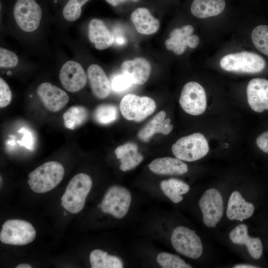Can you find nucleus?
I'll list each match as a JSON object with an SVG mask.
<instances>
[{"mask_svg":"<svg viewBox=\"0 0 268 268\" xmlns=\"http://www.w3.org/2000/svg\"><path fill=\"white\" fill-rule=\"evenodd\" d=\"M65 174L63 166L57 161L46 162L28 175V185L36 193H45L57 187Z\"/></svg>","mask_w":268,"mask_h":268,"instance_id":"nucleus-1","label":"nucleus"},{"mask_svg":"<svg viewBox=\"0 0 268 268\" xmlns=\"http://www.w3.org/2000/svg\"><path fill=\"white\" fill-rule=\"evenodd\" d=\"M92 186L89 176L85 173L75 175L67 184L61 200L62 206L71 213L79 212Z\"/></svg>","mask_w":268,"mask_h":268,"instance_id":"nucleus-2","label":"nucleus"},{"mask_svg":"<svg viewBox=\"0 0 268 268\" xmlns=\"http://www.w3.org/2000/svg\"><path fill=\"white\" fill-rule=\"evenodd\" d=\"M171 149L176 158L182 161L193 162L207 155L209 145L202 134L196 133L179 138L173 144Z\"/></svg>","mask_w":268,"mask_h":268,"instance_id":"nucleus-3","label":"nucleus"},{"mask_svg":"<svg viewBox=\"0 0 268 268\" xmlns=\"http://www.w3.org/2000/svg\"><path fill=\"white\" fill-rule=\"evenodd\" d=\"M220 66L227 71L254 73L262 71L266 63L257 54L243 51L224 56L220 60Z\"/></svg>","mask_w":268,"mask_h":268,"instance_id":"nucleus-4","label":"nucleus"},{"mask_svg":"<svg viewBox=\"0 0 268 268\" xmlns=\"http://www.w3.org/2000/svg\"><path fill=\"white\" fill-rule=\"evenodd\" d=\"M171 242L175 251L192 259H197L202 255L203 246L200 237L195 231L184 226L173 230Z\"/></svg>","mask_w":268,"mask_h":268,"instance_id":"nucleus-5","label":"nucleus"},{"mask_svg":"<svg viewBox=\"0 0 268 268\" xmlns=\"http://www.w3.org/2000/svg\"><path fill=\"white\" fill-rule=\"evenodd\" d=\"M36 232L29 222L21 219H8L2 225L0 240L4 244L25 245L33 241Z\"/></svg>","mask_w":268,"mask_h":268,"instance_id":"nucleus-6","label":"nucleus"},{"mask_svg":"<svg viewBox=\"0 0 268 268\" xmlns=\"http://www.w3.org/2000/svg\"><path fill=\"white\" fill-rule=\"evenodd\" d=\"M155 101L147 96H139L134 94L126 95L120 103V110L123 117L129 121L140 122L155 111Z\"/></svg>","mask_w":268,"mask_h":268,"instance_id":"nucleus-7","label":"nucleus"},{"mask_svg":"<svg viewBox=\"0 0 268 268\" xmlns=\"http://www.w3.org/2000/svg\"><path fill=\"white\" fill-rule=\"evenodd\" d=\"M13 14L18 26L25 32H31L38 28L42 9L37 0H16Z\"/></svg>","mask_w":268,"mask_h":268,"instance_id":"nucleus-8","label":"nucleus"},{"mask_svg":"<svg viewBox=\"0 0 268 268\" xmlns=\"http://www.w3.org/2000/svg\"><path fill=\"white\" fill-rule=\"evenodd\" d=\"M198 203L204 224L207 227L215 228L224 211L223 200L219 191L215 188L206 190Z\"/></svg>","mask_w":268,"mask_h":268,"instance_id":"nucleus-9","label":"nucleus"},{"mask_svg":"<svg viewBox=\"0 0 268 268\" xmlns=\"http://www.w3.org/2000/svg\"><path fill=\"white\" fill-rule=\"evenodd\" d=\"M179 104L188 114L193 116L202 114L207 106L206 96L203 87L195 81L186 83L182 90Z\"/></svg>","mask_w":268,"mask_h":268,"instance_id":"nucleus-10","label":"nucleus"},{"mask_svg":"<svg viewBox=\"0 0 268 268\" xmlns=\"http://www.w3.org/2000/svg\"><path fill=\"white\" fill-rule=\"evenodd\" d=\"M59 78L63 87L75 92L82 89L87 81V75L81 65L74 61H68L62 66Z\"/></svg>","mask_w":268,"mask_h":268,"instance_id":"nucleus-11","label":"nucleus"},{"mask_svg":"<svg viewBox=\"0 0 268 268\" xmlns=\"http://www.w3.org/2000/svg\"><path fill=\"white\" fill-rule=\"evenodd\" d=\"M193 31L194 28L190 25L174 29L169 34L170 38L165 42L166 48L178 55L182 54L187 46L195 48L199 44L200 39L198 36L192 35Z\"/></svg>","mask_w":268,"mask_h":268,"instance_id":"nucleus-12","label":"nucleus"},{"mask_svg":"<svg viewBox=\"0 0 268 268\" xmlns=\"http://www.w3.org/2000/svg\"><path fill=\"white\" fill-rule=\"evenodd\" d=\"M37 94L46 109L54 112L61 110L69 101V97L65 91L49 82L40 84Z\"/></svg>","mask_w":268,"mask_h":268,"instance_id":"nucleus-13","label":"nucleus"},{"mask_svg":"<svg viewBox=\"0 0 268 268\" xmlns=\"http://www.w3.org/2000/svg\"><path fill=\"white\" fill-rule=\"evenodd\" d=\"M248 103L255 112L268 110V80L261 78L251 80L247 87Z\"/></svg>","mask_w":268,"mask_h":268,"instance_id":"nucleus-14","label":"nucleus"},{"mask_svg":"<svg viewBox=\"0 0 268 268\" xmlns=\"http://www.w3.org/2000/svg\"><path fill=\"white\" fill-rule=\"evenodd\" d=\"M230 241L234 244L245 245L250 255L255 259H260L263 254V246L259 237L249 236L248 226L245 224L236 226L229 234Z\"/></svg>","mask_w":268,"mask_h":268,"instance_id":"nucleus-15","label":"nucleus"},{"mask_svg":"<svg viewBox=\"0 0 268 268\" xmlns=\"http://www.w3.org/2000/svg\"><path fill=\"white\" fill-rule=\"evenodd\" d=\"M122 73L127 76L133 84L143 85L148 80L151 66L148 61L143 58L124 61L121 66Z\"/></svg>","mask_w":268,"mask_h":268,"instance_id":"nucleus-16","label":"nucleus"},{"mask_svg":"<svg viewBox=\"0 0 268 268\" xmlns=\"http://www.w3.org/2000/svg\"><path fill=\"white\" fill-rule=\"evenodd\" d=\"M254 210V205L246 201L239 192L235 191L231 193L226 209V215L229 219L243 221L250 218Z\"/></svg>","mask_w":268,"mask_h":268,"instance_id":"nucleus-17","label":"nucleus"},{"mask_svg":"<svg viewBox=\"0 0 268 268\" xmlns=\"http://www.w3.org/2000/svg\"><path fill=\"white\" fill-rule=\"evenodd\" d=\"M87 75L94 96L100 99L107 97L110 93L111 84L103 68L92 64L87 69Z\"/></svg>","mask_w":268,"mask_h":268,"instance_id":"nucleus-18","label":"nucleus"},{"mask_svg":"<svg viewBox=\"0 0 268 268\" xmlns=\"http://www.w3.org/2000/svg\"><path fill=\"white\" fill-rule=\"evenodd\" d=\"M88 36L90 41L99 50L110 47L115 41L114 34L102 20L97 18L92 19L89 22Z\"/></svg>","mask_w":268,"mask_h":268,"instance_id":"nucleus-19","label":"nucleus"},{"mask_svg":"<svg viewBox=\"0 0 268 268\" xmlns=\"http://www.w3.org/2000/svg\"><path fill=\"white\" fill-rule=\"evenodd\" d=\"M166 113L161 111L156 114L138 132L139 139L143 141H148L157 133L168 134L172 130L173 126L170 124L171 120L166 118Z\"/></svg>","mask_w":268,"mask_h":268,"instance_id":"nucleus-20","label":"nucleus"},{"mask_svg":"<svg viewBox=\"0 0 268 268\" xmlns=\"http://www.w3.org/2000/svg\"><path fill=\"white\" fill-rule=\"evenodd\" d=\"M149 170L158 175H182L188 172L187 165L182 160L171 157L156 158L148 165Z\"/></svg>","mask_w":268,"mask_h":268,"instance_id":"nucleus-21","label":"nucleus"},{"mask_svg":"<svg viewBox=\"0 0 268 268\" xmlns=\"http://www.w3.org/2000/svg\"><path fill=\"white\" fill-rule=\"evenodd\" d=\"M131 19L138 32L143 35H150L159 29V20L145 7H138L133 11Z\"/></svg>","mask_w":268,"mask_h":268,"instance_id":"nucleus-22","label":"nucleus"},{"mask_svg":"<svg viewBox=\"0 0 268 268\" xmlns=\"http://www.w3.org/2000/svg\"><path fill=\"white\" fill-rule=\"evenodd\" d=\"M115 153L120 160V169L124 172L134 168L143 159V156L138 152L137 145L131 142L119 146Z\"/></svg>","mask_w":268,"mask_h":268,"instance_id":"nucleus-23","label":"nucleus"},{"mask_svg":"<svg viewBox=\"0 0 268 268\" xmlns=\"http://www.w3.org/2000/svg\"><path fill=\"white\" fill-rule=\"evenodd\" d=\"M225 7L224 0H194L191 11L195 16L205 18L219 14Z\"/></svg>","mask_w":268,"mask_h":268,"instance_id":"nucleus-24","label":"nucleus"},{"mask_svg":"<svg viewBox=\"0 0 268 268\" xmlns=\"http://www.w3.org/2000/svg\"><path fill=\"white\" fill-rule=\"evenodd\" d=\"M91 268H122L123 264L119 257L109 255L107 252L95 249L89 255Z\"/></svg>","mask_w":268,"mask_h":268,"instance_id":"nucleus-25","label":"nucleus"},{"mask_svg":"<svg viewBox=\"0 0 268 268\" xmlns=\"http://www.w3.org/2000/svg\"><path fill=\"white\" fill-rule=\"evenodd\" d=\"M88 117L87 109L82 106H73L64 114L63 118L66 128L74 130L83 124Z\"/></svg>","mask_w":268,"mask_h":268,"instance_id":"nucleus-26","label":"nucleus"},{"mask_svg":"<svg viewBox=\"0 0 268 268\" xmlns=\"http://www.w3.org/2000/svg\"><path fill=\"white\" fill-rule=\"evenodd\" d=\"M94 120L101 125H108L115 122L118 118V111L116 106L111 104H102L94 109Z\"/></svg>","mask_w":268,"mask_h":268,"instance_id":"nucleus-27","label":"nucleus"},{"mask_svg":"<svg viewBox=\"0 0 268 268\" xmlns=\"http://www.w3.org/2000/svg\"><path fill=\"white\" fill-rule=\"evenodd\" d=\"M251 38L257 50L268 56V25H261L255 27Z\"/></svg>","mask_w":268,"mask_h":268,"instance_id":"nucleus-28","label":"nucleus"},{"mask_svg":"<svg viewBox=\"0 0 268 268\" xmlns=\"http://www.w3.org/2000/svg\"><path fill=\"white\" fill-rule=\"evenodd\" d=\"M158 264L163 268H191L190 265L179 256L167 253L161 252L156 258Z\"/></svg>","mask_w":268,"mask_h":268,"instance_id":"nucleus-29","label":"nucleus"},{"mask_svg":"<svg viewBox=\"0 0 268 268\" xmlns=\"http://www.w3.org/2000/svg\"><path fill=\"white\" fill-rule=\"evenodd\" d=\"M89 0H69L62 9L64 18L68 21H74L81 15L82 6Z\"/></svg>","mask_w":268,"mask_h":268,"instance_id":"nucleus-30","label":"nucleus"},{"mask_svg":"<svg viewBox=\"0 0 268 268\" xmlns=\"http://www.w3.org/2000/svg\"><path fill=\"white\" fill-rule=\"evenodd\" d=\"M18 63L17 55L12 51L0 48V67L4 68H11L16 67Z\"/></svg>","mask_w":268,"mask_h":268,"instance_id":"nucleus-31","label":"nucleus"},{"mask_svg":"<svg viewBox=\"0 0 268 268\" xmlns=\"http://www.w3.org/2000/svg\"><path fill=\"white\" fill-rule=\"evenodd\" d=\"M132 84L129 78L122 73L113 78L111 87L114 91L121 92L129 88Z\"/></svg>","mask_w":268,"mask_h":268,"instance_id":"nucleus-32","label":"nucleus"},{"mask_svg":"<svg viewBox=\"0 0 268 268\" xmlns=\"http://www.w3.org/2000/svg\"><path fill=\"white\" fill-rule=\"evenodd\" d=\"M12 99V94L7 83L0 78V107L4 108L8 106Z\"/></svg>","mask_w":268,"mask_h":268,"instance_id":"nucleus-33","label":"nucleus"},{"mask_svg":"<svg viewBox=\"0 0 268 268\" xmlns=\"http://www.w3.org/2000/svg\"><path fill=\"white\" fill-rule=\"evenodd\" d=\"M167 180L170 187L178 195L186 194L190 191V186L182 180L175 178H171Z\"/></svg>","mask_w":268,"mask_h":268,"instance_id":"nucleus-34","label":"nucleus"},{"mask_svg":"<svg viewBox=\"0 0 268 268\" xmlns=\"http://www.w3.org/2000/svg\"><path fill=\"white\" fill-rule=\"evenodd\" d=\"M160 188L166 196L172 202L178 203L183 200L182 195L176 193L170 187L168 180H163L160 184Z\"/></svg>","mask_w":268,"mask_h":268,"instance_id":"nucleus-35","label":"nucleus"},{"mask_svg":"<svg viewBox=\"0 0 268 268\" xmlns=\"http://www.w3.org/2000/svg\"><path fill=\"white\" fill-rule=\"evenodd\" d=\"M18 133L23 134V137L21 140H18V143L28 149H31L33 146V137L31 133L24 128H21Z\"/></svg>","mask_w":268,"mask_h":268,"instance_id":"nucleus-36","label":"nucleus"},{"mask_svg":"<svg viewBox=\"0 0 268 268\" xmlns=\"http://www.w3.org/2000/svg\"><path fill=\"white\" fill-rule=\"evenodd\" d=\"M258 147L265 153H268V131L260 135L256 139Z\"/></svg>","mask_w":268,"mask_h":268,"instance_id":"nucleus-37","label":"nucleus"},{"mask_svg":"<svg viewBox=\"0 0 268 268\" xmlns=\"http://www.w3.org/2000/svg\"><path fill=\"white\" fill-rule=\"evenodd\" d=\"M129 0H132L133 1L136 2V1H139V0H105V1L107 3H108L109 4H110V5L113 6H117L120 4L121 3H122L123 2H125Z\"/></svg>","mask_w":268,"mask_h":268,"instance_id":"nucleus-38","label":"nucleus"},{"mask_svg":"<svg viewBox=\"0 0 268 268\" xmlns=\"http://www.w3.org/2000/svg\"><path fill=\"white\" fill-rule=\"evenodd\" d=\"M234 268H257L259 267L247 264H240L234 265L233 267Z\"/></svg>","mask_w":268,"mask_h":268,"instance_id":"nucleus-39","label":"nucleus"},{"mask_svg":"<svg viewBox=\"0 0 268 268\" xmlns=\"http://www.w3.org/2000/svg\"><path fill=\"white\" fill-rule=\"evenodd\" d=\"M16 268H31L32 267L27 264H21L17 265Z\"/></svg>","mask_w":268,"mask_h":268,"instance_id":"nucleus-40","label":"nucleus"},{"mask_svg":"<svg viewBox=\"0 0 268 268\" xmlns=\"http://www.w3.org/2000/svg\"><path fill=\"white\" fill-rule=\"evenodd\" d=\"M117 42L119 44L122 45L125 43V39L123 37H119L117 39Z\"/></svg>","mask_w":268,"mask_h":268,"instance_id":"nucleus-41","label":"nucleus"},{"mask_svg":"<svg viewBox=\"0 0 268 268\" xmlns=\"http://www.w3.org/2000/svg\"><path fill=\"white\" fill-rule=\"evenodd\" d=\"M8 143L11 145H14L15 144L14 141H13V140H9L8 141Z\"/></svg>","mask_w":268,"mask_h":268,"instance_id":"nucleus-42","label":"nucleus"},{"mask_svg":"<svg viewBox=\"0 0 268 268\" xmlns=\"http://www.w3.org/2000/svg\"><path fill=\"white\" fill-rule=\"evenodd\" d=\"M7 74H8V75L11 74V72L8 71V72H7Z\"/></svg>","mask_w":268,"mask_h":268,"instance_id":"nucleus-43","label":"nucleus"}]
</instances>
